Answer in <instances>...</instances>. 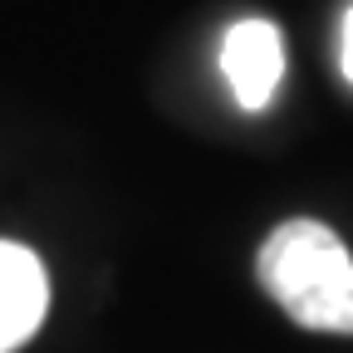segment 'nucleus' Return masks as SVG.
Instances as JSON below:
<instances>
[{"label":"nucleus","mask_w":353,"mask_h":353,"mask_svg":"<svg viewBox=\"0 0 353 353\" xmlns=\"http://www.w3.org/2000/svg\"><path fill=\"white\" fill-rule=\"evenodd\" d=\"M255 275L299 329L353 334V255L324 221H285L265 236Z\"/></svg>","instance_id":"1"},{"label":"nucleus","mask_w":353,"mask_h":353,"mask_svg":"<svg viewBox=\"0 0 353 353\" xmlns=\"http://www.w3.org/2000/svg\"><path fill=\"white\" fill-rule=\"evenodd\" d=\"M339 64H343V79L353 83V6L343 15V39H339Z\"/></svg>","instance_id":"4"},{"label":"nucleus","mask_w":353,"mask_h":353,"mask_svg":"<svg viewBox=\"0 0 353 353\" xmlns=\"http://www.w3.org/2000/svg\"><path fill=\"white\" fill-rule=\"evenodd\" d=\"M221 74L245 113L270 108L280 74H285V44L270 20H236L221 44Z\"/></svg>","instance_id":"2"},{"label":"nucleus","mask_w":353,"mask_h":353,"mask_svg":"<svg viewBox=\"0 0 353 353\" xmlns=\"http://www.w3.org/2000/svg\"><path fill=\"white\" fill-rule=\"evenodd\" d=\"M44 309H50V280L39 255L0 241V353H15L25 339H34Z\"/></svg>","instance_id":"3"}]
</instances>
